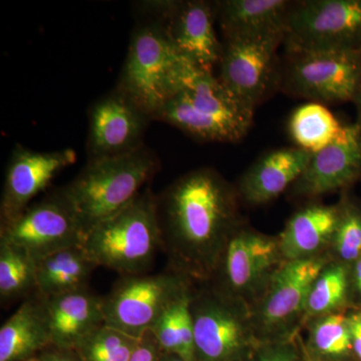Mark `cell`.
I'll return each mask as SVG.
<instances>
[{
    "label": "cell",
    "instance_id": "cell-33",
    "mask_svg": "<svg viewBox=\"0 0 361 361\" xmlns=\"http://www.w3.org/2000/svg\"><path fill=\"white\" fill-rule=\"evenodd\" d=\"M346 316L353 353L357 356L358 360L361 361V310L351 311Z\"/></svg>",
    "mask_w": 361,
    "mask_h": 361
},
{
    "label": "cell",
    "instance_id": "cell-17",
    "mask_svg": "<svg viewBox=\"0 0 361 361\" xmlns=\"http://www.w3.org/2000/svg\"><path fill=\"white\" fill-rule=\"evenodd\" d=\"M361 180V141L355 123L338 141L312 154L302 174L290 188L303 198L346 191Z\"/></svg>",
    "mask_w": 361,
    "mask_h": 361
},
{
    "label": "cell",
    "instance_id": "cell-9",
    "mask_svg": "<svg viewBox=\"0 0 361 361\" xmlns=\"http://www.w3.org/2000/svg\"><path fill=\"white\" fill-rule=\"evenodd\" d=\"M285 51H361V0L293 1Z\"/></svg>",
    "mask_w": 361,
    "mask_h": 361
},
{
    "label": "cell",
    "instance_id": "cell-13",
    "mask_svg": "<svg viewBox=\"0 0 361 361\" xmlns=\"http://www.w3.org/2000/svg\"><path fill=\"white\" fill-rule=\"evenodd\" d=\"M284 261L279 240L241 225L221 253L210 278L214 281L211 287L244 301L245 294L264 292L271 277Z\"/></svg>",
    "mask_w": 361,
    "mask_h": 361
},
{
    "label": "cell",
    "instance_id": "cell-15",
    "mask_svg": "<svg viewBox=\"0 0 361 361\" xmlns=\"http://www.w3.org/2000/svg\"><path fill=\"white\" fill-rule=\"evenodd\" d=\"M329 264V259L322 255L284 261L271 277L260 305L252 315L254 329L268 334L291 329L305 314L311 287Z\"/></svg>",
    "mask_w": 361,
    "mask_h": 361
},
{
    "label": "cell",
    "instance_id": "cell-26",
    "mask_svg": "<svg viewBox=\"0 0 361 361\" xmlns=\"http://www.w3.org/2000/svg\"><path fill=\"white\" fill-rule=\"evenodd\" d=\"M37 292L35 261L16 247L0 242V300L2 305L25 300Z\"/></svg>",
    "mask_w": 361,
    "mask_h": 361
},
{
    "label": "cell",
    "instance_id": "cell-5",
    "mask_svg": "<svg viewBox=\"0 0 361 361\" xmlns=\"http://www.w3.org/2000/svg\"><path fill=\"white\" fill-rule=\"evenodd\" d=\"M156 197L151 188H145L125 208L85 235L82 247L97 267L121 276L148 273L161 251Z\"/></svg>",
    "mask_w": 361,
    "mask_h": 361
},
{
    "label": "cell",
    "instance_id": "cell-30",
    "mask_svg": "<svg viewBox=\"0 0 361 361\" xmlns=\"http://www.w3.org/2000/svg\"><path fill=\"white\" fill-rule=\"evenodd\" d=\"M139 341L104 325L85 339L75 350L82 361H130Z\"/></svg>",
    "mask_w": 361,
    "mask_h": 361
},
{
    "label": "cell",
    "instance_id": "cell-18",
    "mask_svg": "<svg viewBox=\"0 0 361 361\" xmlns=\"http://www.w3.org/2000/svg\"><path fill=\"white\" fill-rule=\"evenodd\" d=\"M310 157L295 146L266 152L247 169L235 186L240 200L260 206L278 198L298 180Z\"/></svg>",
    "mask_w": 361,
    "mask_h": 361
},
{
    "label": "cell",
    "instance_id": "cell-3",
    "mask_svg": "<svg viewBox=\"0 0 361 361\" xmlns=\"http://www.w3.org/2000/svg\"><path fill=\"white\" fill-rule=\"evenodd\" d=\"M254 113L213 73L196 70L153 121L168 123L198 141L238 142L250 130Z\"/></svg>",
    "mask_w": 361,
    "mask_h": 361
},
{
    "label": "cell",
    "instance_id": "cell-22",
    "mask_svg": "<svg viewBox=\"0 0 361 361\" xmlns=\"http://www.w3.org/2000/svg\"><path fill=\"white\" fill-rule=\"evenodd\" d=\"M293 1L289 0H218L216 20L224 37L285 32Z\"/></svg>",
    "mask_w": 361,
    "mask_h": 361
},
{
    "label": "cell",
    "instance_id": "cell-32",
    "mask_svg": "<svg viewBox=\"0 0 361 361\" xmlns=\"http://www.w3.org/2000/svg\"><path fill=\"white\" fill-rule=\"evenodd\" d=\"M253 361H298V358L290 346L278 344L261 349Z\"/></svg>",
    "mask_w": 361,
    "mask_h": 361
},
{
    "label": "cell",
    "instance_id": "cell-21",
    "mask_svg": "<svg viewBox=\"0 0 361 361\" xmlns=\"http://www.w3.org/2000/svg\"><path fill=\"white\" fill-rule=\"evenodd\" d=\"M338 219V203L310 204L297 211L278 238L282 257L290 261L318 256L325 246L331 245Z\"/></svg>",
    "mask_w": 361,
    "mask_h": 361
},
{
    "label": "cell",
    "instance_id": "cell-20",
    "mask_svg": "<svg viewBox=\"0 0 361 361\" xmlns=\"http://www.w3.org/2000/svg\"><path fill=\"white\" fill-rule=\"evenodd\" d=\"M52 345L47 299L39 293L23 301L0 329V361H27Z\"/></svg>",
    "mask_w": 361,
    "mask_h": 361
},
{
    "label": "cell",
    "instance_id": "cell-14",
    "mask_svg": "<svg viewBox=\"0 0 361 361\" xmlns=\"http://www.w3.org/2000/svg\"><path fill=\"white\" fill-rule=\"evenodd\" d=\"M152 121L120 90H111L90 108L87 161L126 155L142 148Z\"/></svg>",
    "mask_w": 361,
    "mask_h": 361
},
{
    "label": "cell",
    "instance_id": "cell-34",
    "mask_svg": "<svg viewBox=\"0 0 361 361\" xmlns=\"http://www.w3.org/2000/svg\"><path fill=\"white\" fill-rule=\"evenodd\" d=\"M40 361H82L75 349L51 345L39 355Z\"/></svg>",
    "mask_w": 361,
    "mask_h": 361
},
{
    "label": "cell",
    "instance_id": "cell-24",
    "mask_svg": "<svg viewBox=\"0 0 361 361\" xmlns=\"http://www.w3.org/2000/svg\"><path fill=\"white\" fill-rule=\"evenodd\" d=\"M325 104L306 102L292 111L287 130L297 148L315 154L341 140L348 132Z\"/></svg>",
    "mask_w": 361,
    "mask_h": 361
},
{
    "label": "cell",
    "instance_id": "cell-16",
    "mask_svg": "<svg viewBox=\"0 0 361 361\" xmlns=\"http://www.w3.org/2000/svg\"><path fill=\"white\" fill-rule=\"evenodd\" d=\"M75 161L77 153L73 149L39 152L16 145L7 165L2 189L0 223L18 217L59 173Z\"/></svg>",
    "mask_w": 361,
    "mask_h": 361
},
{
    "label": "cell",
    "instance_id": "cell-8",
    "mask_svg": "<svg viewBox=\"0 0 361 361\" xmlns=\"http://www.w3.org/2000/svg\"><path fill=\"white\" fill-rule=\"evenodd\" d=\"M284 33L224 37L220 82L241 103L255 111L279 87Z\"/></svg>",
    "mask_w": 361,
    "mask_h": 361
},
{
    "label": "cell",
    "instance_id": "cell-11",
    "mask_svg": "<svg viewBox=\"0 0 361 361\" xmlns=\"http://www.w3.org/2000/svg\"><path fill=\"white\" fill-rule=\"evenodd\" d=\"M195 361H234L248 345L254 329L245 301L212 287L192 291Z\"/></svg>",
    "mask_w": 361,
    "mask_h": 361
},
{
    "label": "cell",
    "instance_id": "cell-31",
    "mask_svg": "<svg viewBox=\"0 0 361 361\" xmlns=\"http://www.w3.org/2000/svg\"><path fill=\"white\" fill-rule=\"evenodd\" d=\"M161 349L151 330L145 332L135 348L130 361H157Z\"/></svg>",
    "mask_w": 361,
    "mask_h": 361
},
{
    "label": "cell",
    "instance_id": "cell-19",
    "mask_svg": "<svg viewBox=\"0 0 361 361\" xmlns=\"http://www.w3.org/2000/svg\"><path fill=\"white\" fill-rule=\"evenodd\" d=\"M52 345L75 349L106 325L103 296L87 288L47 299Z\"/></svg>",
    "mask_w": 361,
    "mask_h": 361
},
{
    "label": "cell",
    "instance_id": "cell-37",
    "mask_svg": "<svg viewBox=\"0 0 361 361\" xmlns=\"http://www.w3.org/2000/svg\"><path fill=\"white\" fill-rule=\"evenodd\" d=\"M27 361H40L39 355L35 356V357L30 358V360H28Z\"/></svg>",
    "mask_w": 361,
    "mask_h": 361
},
{
    "label": "cell",
    "instance_id": "cell-35",
    "mask_svg": "<svg viewBox=\"0 0 361 361\" xmlns=\"http://www.w3.org/2000/svg\"><path fill=\"white\" fill-rule=\"evenodd\" d=\"M351 278H353V286L361 298V259L351 266Z\"/></svg>",
    "mask_w": 361,
    "mask_h": 361
},
{
    "label": "cell",
    "instance_id": "cell-6",
    "mask_svg": "<svg viewBox=\"0 0 361 361\" xmlns=\"http://www.w3.org/2000/svg\"><path fill=\"white\" fill-rule=\"evenodd\" d=\"M279 92L312 103H353L361 92V51H285Z\"/></svg>",
    "mask_w": 361,
    "mask_h": 361
},
{
    "label": "cell",
    "instance_id": "cell-10",
    "mask_svg": "<svg viewBox=\"0 0 361 361\" xmlns=\"http://www.w3.org/2000/svg\"><path fill=\"white\" fill-rule=\"evenodd\" d=\"M84 238L77 210L63 187L32 202L16 219L0 223V242L21 249L35 261L82 245Z\"/></svg>",
    "mask_w": 361,
    "mask_h": 361
},
{
    "label": "cell",
    "instance_id": "cell-28",
    "mask_svg": "<svg viewBox=\"0 0 361 361\" xmlns=\"http://www.w3.org/2000/svg\"><path fill=\"white\" fill-rule=\"evenodd\" d=\"M310 344L324 357H345L353 353L345 313L334 312L315 318L310 330Z\"/></svg>",
    "mask_w": 361,
    "mask_h": 361
},
{
    "label": "cell",
    "instance_id": "cell-29",
    "mask_svg": "<svg viewBox=\"0 0 361 361\" xmlns=\"http://www.w3.org/2000/svg\"><path fill=\"white\" fill-rule=\"evenodd\" d=\"M338 206V224L331 245L339 262L351 268L361 259V204L345 191Z\"/></svg>",
    "mask_w": 361,
    "mask_h": 361
},
{
    "label": "cell",
    "instance_id": "cell-4",
    "mask_svg": "<svg viewBox=\"0 0 361 361\" xmlns=\"http://www.w3.org/2000/svg\"><path fill=\"white\" fill-rule=\"evenodd\" d=\"M159 168L158 157L147 146L126 155L87 161L63 187L77 210L85 236L142 193Z\"/></svg>",
    "mask_w": 361,
    "mask_h": 361
},
{
    "label": "cell",
    "instance_id": "cell-7",
    "mask_svg": "<svg viewBox=\"0 0 361 361\" xmlns=\"http://www.w3.org/2000/svg\"><path fill=\"white\" fill-rule=\"evenodd\" d=\"M191 290V280L172 269L121 276L103 296L106 325L141 338L169 306Z\"/></svg>",
    "mask_w": 361,
    "mask_h": 361
},
{
    "label": "cell",
    "instance_id": "cell-23",
    "mask_svg": "<svg viewBox=\"0 0 361 361\" xmlns=\"http://www.w3.org/2000/svg\"><path fill=\"white\" fill-rule=\"evenodd\" d=\"M37 293L45 299L87 288L97 269L82 245L54 252L35 261Z\"/></svg>",
    "mask_w": 361,
    "mask_h": 361
},
{
    "label": "cell",
    "instance_id": "cell-36",
    "mask_svg": "<svg viewBox=\"0 0 361 361\" xmlns=\"http://www.w3.org/2000/svg\"><path fill=\"white\" fill-rule=\"evenodd\" d=\"M353 104H355L356 110V121L355 126L356 130H357L358 135H360L361 141V92L358 94V97H356L355 101L353 102Z\"/></svg>",
    "mask_w": 361,
    "mask_h": 361
},
{
    "label": "cell",
    "instance_id": "cell-2",
    "mask_svg": "<svg viewBox=\"0 0 361 361\" xmlns=\"http://www.w3.org/2000/svg\"><path fill=\"white\" fill-rule=\"evenodd\" d=\"M196 70L175 49L160 21L144 16L133 30L116 87L153 120Z\"/></svg>",
    "mask_w": 361,
    "mask_h": 361
},
{
    "label": "cell",
    "instance_id": "cell-27",
    "mask_svg": "<svg viewBox=\"0 0 361 361\" xmlns=\"http://www.w3.org/2000/svg\"><path fill=\"white\" fill-rule=\"evenodd\" d=\"M350 267L343 263H329L315 280L308 294L304 317L339 312L348 300Z\"/></svg>",
    "mask_w": 361,
    "mask_h": 361
},
{
    "label": "cell",
    "instance_id": "cell-12",
    "mask_svg": "<svg viewBox=\"0 0 361 361\" xmlns=\"http://www.w3.org/2000/svg\"><path fill=\"white\" fill-rule=\"evenodd\" d=\"M140 8L142 16L160 21L175 49L195 68L213 73L219 66L223 42L214 25L217 20L214 1L155 0L141 2Z\"/></svg>",
    "mask_w": 361,
    "mask_h": 361
},
{
    "label": "cell",
    "instance_id": "cell-25",
    "mask_svg": "<svg viewBox=\"0 0 361 361\" xmlns=\"http://www.w3.org/2000/svg\"><path fill=\"white\" fill-rule=\"evenodd\" d=\"M192 291L176 300L159 318L151 331L164 353L195 361L193 318L190 310Z\"/></svg>",
    "mask_w": 361,
    "mask_h": 361
},
{
    "label": "cell",
    "instance_id": "cell-1",
    "mask_svg": "<svg viewBox=\"0 0 361 361\" xmlns=\"http://www.w3.org/2000/svg\"><path fill=\"white\" fill-rule=\"evenodd\" d=\"M236 187L202 167L180 176L157 195L161 251L170 269L209 281L228 240L243 225Z\"/></svg>",
    "mask_w": 361,
    "mask_h": 361
}]
</instances>
